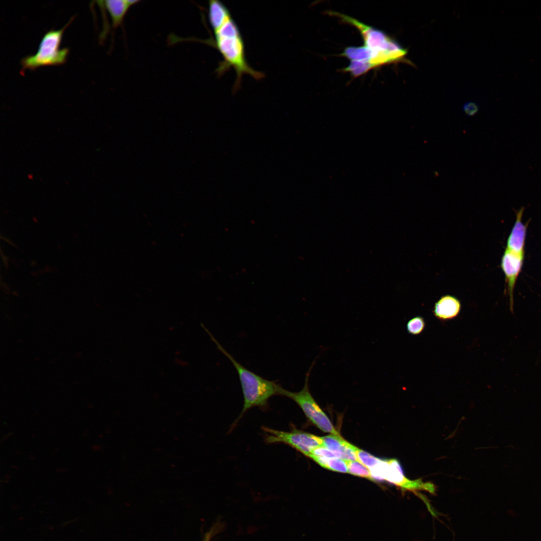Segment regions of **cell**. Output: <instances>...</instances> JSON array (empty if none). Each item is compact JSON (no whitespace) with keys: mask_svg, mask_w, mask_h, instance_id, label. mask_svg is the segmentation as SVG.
Wrapping results in <instances>:
<instances>
[{"mask_svg":"<svg viewBox=\"0 0 541 541\" xmlns=\"http://www.w3.org/2000/svg\"><path fill=\"white\" fill-rule=\"evenodd\" d=\"M323 446L332 451L338 457L345 460H357L355 446L350 443L341 435L330 434L321 437Z\"/></svg>","mask_w":541,"mask_h":541,"instance_id":"9c48e42d","label":"cell"},{"mask_svg":"<svg viewBox=\"0 0 541 541\" xmlns=\"http://www.w3.org/2000/svg\"><path fill=\"white\" fill-rule=\"evenodd\" d=\"M232 17L229 10L221 1L211 0L208 4V19L212 30L218 28Z\"/></svg>","mask_w":541,"mask_h":541,"instance_id":"4fadbf2b","label":"cell"},{"mask_svg":"<svg viewBox=\"0 0 541 541\" xmlns=\"http://www.w3.org/2000/svg\"><path fill=\"white\" fill-rule=\"evenodd\" d=\"M463 110L467 115L472 116L477 112L478 107L474 103H468L464 105Z\"/></svg>","mask_w":541,"mask_h":541,"instance_id":"44dd1931","label":"cell"},{"mask_svg":"<svg viewBox=\"0 0 541 541\" xmlns=\"http://www.w3.org/2000/svg\"><path fill=\"white\" fill-rule=\"evenodd\" d=\"M206 331L217 349L232 363L238 375L243 394V404L240 415L235 423L251 408L257 407L264 410L266 409L269 399L275 395H280L283 387L277 381L266 379L243 367L226 351L209 331Z\"/></svg>","mask_w":541,"mask_h":541,"instance_id":"7a4b0ae2","label":"cell"},{"mask_svg":"<svg viewBox=\"0 0 541 541\" xmlns=\"http://www.w3.org/2000/svg\"><path fill=\"white\" fill-rule=\"evenodd\" d=\"M524 208L516 212V219L507 238L506 248L514 252L524 254V246L527 224L522 222Z\"/></svg>","mask_w":541,"mask_h":541,"instance_id":"30bf717a","label":"cell"},{"mask_svg":"<svg viewBox=\"0 0 541 541\" xmlns=\"http://www.w3.org/2000/svg\"><path fill=\"white\" fill-rule=\"evenodd\" d=\"M321 466L336 472L348 473L346 460L338 457H326L311 455L309 456Z\"/></svg>","mask_w":541,"mask_h":541,"instance_id":"5bb4252c","label":"cell"},{"mask_svg":"<svg viewBox=\"0 0 541 541\" xmlns=\"http://www.w3.org/2000/svg\"><path fill=\"white\" fill-rule=\"evenodd\" d=\"M370 471L374 480H385L403 490H424L435 493V486L430 482H423L420 479L410 480L405 476L399 461L395 459H381Z\"/></svg>","mask_w":541,"mask_h":541,"instance_id":"8992f818","label":"cell"},{"mask_svg":"<svg viewBox=\"0 0 541 541\" xmlns=\"http://www.w3.org/2000/svg\"><path fill=\"white\" fill-rule=\"evenodd\" d=\"M221 526L222 525L219 523H216L214 524L210 530L205 533L203 541H210L213 536L220 531Z\"/></svg>","mask_w":541,"mask_h":541,"instance_id":"ffe728a7","label":"cell"},{"mask_svg":"<svg viewBox=\"0 0 541 541\" xmlns=\"http://www.w3.org/2000/svg\"><path fill=\"white\" fill-rule=\"evenodd\" d=\"M348 473L374 481L369 469L357 460H346Z\"/></svg>","mask_w":541,"mask_h":541,"instance_id":"9a60e30c","label":"cell"},{"mask_svg":"<svg viewBox=\"0 0 541 541\" xmlns=\"http://www.w3.org/2000/svg\"><path fill=\"white\" fill-rule=\"evenodd\" d=\"M74 18H72L62 29H52L43 36L36 54L25 57L21 60V73L27 69L33 70L42 66H57L66 63L69 49L67 48L60 49V46L65 29Z\"/></svg>","mask_w":541,"mask_h":541,"instance_id":"277c9868","label":"cell"},{"mask_svg":"<svg viewBox=\"0 0 541 541\" xmlns=\"http://www.w3.org/2000/svg\"><path fill=\"white\" fill-rule=\"evenodd\" d=\"M355 452L357 461L368 468L369 470L375 466L380 459L358 448L356 449Z\"/></svg>","mask_w":541,"mask_h":541,"instance_id":"e0dca14e","label":"cell"},{"mask_svg":"<svg viewBox=\"0 0 541 541\" xmlns=\"http://www.w3.org/2000/svg\"><path fill=\"white\" fill-rule=\"evenodd\" d=\"M107 10L111 19L114 29L120 26L130 8L136 4L138 1L107 0L101 1Z\"/></svg>","mask_w":541,"mask_h":541,"instance_id":"7c38bea8","label":"cell"},{"mask_svg":"<svg viewBox=\"0 0 541 541\" xmlns=\"http://www.w3.org/2000/svg\"><path fill=\"white\" fill-rule=\"evenodd\" d=\"M460 309V301L453 296L446 295L442 297L435 303L433 312L438 319L446 321L456 317Z\"/></svg>","mask_w":541,"mask_h":541,"instance_id":"8fae6325","label":"cell"},{"mask_svg":"<svg viewBox=\"0 0 541 541\" xmlns=\"http://www.w3.org/2000/svg\"><path fill=\"white\" fill-rule=\"evenodd\" d=\"M524 254L518 253L505 248L501 260V267L505 276V291L509 296L510 311L513 313V292L520 273Z\"/></svg>","mask_w":541,"mask_h":541,"instance_id":"ba28073f","label":"cell"},{"mask_svg":"<svg viewBox=\"0 0 541 541\" xmlns=\"http://www.w3.org/2000/svg\"><path fill=\"white\" fill-rule=\"evenodd\" d=\"M311 455L326 457H337L332 451L323 446L314 449L310 454Z\"/></svg>","mask_w":541,"mask_h":541,"instance_id":"d6986e66","label":"cell"},{"mask_svg":"<svg viewBox=\"0 0 541 541\" xmlns=\"http://www.w3.org/2000/svg\"><path fill=\"white\" fill-rule=\"evenodd\" d=\"M373 69L369 63L357 61H350L348 67L344 69V71L349 72L353 77H357L368 72Z\"/></svg>","mask_w":541,"mask_h":541,"instance_id":"2e32d148","label":"cell"},{"mask_svg":"<svg viewBox=\"0 0 541 541\" xmlns=\"http://www.w3.org/2000/svg\"><path fill=\"white\" fill-rule=\"evenodd\" d=\"M425 325V324L423 318L417 316L412 318L407 322L406 328L409 334L417 335L423 331Z\"/></svg>","mask_w":541,"mask_h":541,"instance_id":"ac0fdd59","label":"cell"},{"mask_svg":"<svg viewBox=\"0 0 541 541\" xmlns=\"http://www.w3.org/2000/svg\"><path fill=\"white\" fill-rule=\"evenodd\" d=\"M214 39L207 40V44L215 48L223 60L216 70L218 76H222L230 68L236 73L233 92L240 87L242 76L249 75L255 80L263 78V73L252 68L248 64L243 39L235 22L231 17L218 28L213 30Z\"/></svg>","mask_w":541,"mask_h":541,"instance_id":"6da1fadb","label":"cell"},{"mask_svg":"<svg viewBox=\"0 0 541 541\" xmlns=\"http://www.w3.org/2000/svg\"><path fill=\"white\" fill-rule=\"evenodd\" d=\"M314 361L306 374L303 388L299 392L288 391L282 388L280 395L288 397L294 401L303 410L308 419L324 432L340 435L336 430L330 420L319 407L310 391L309 381Z\"/></svg>","mask_w":541,"mask_h":541,"instance_id":"5b68a950","label":"cell"},{"mask_svg":"<svg viewBox=\"0 0 541 541\" xmlns=\"http://www.w3.org/2000/svg\"><path fill=\"white\" fill-rule=\"evenodd\" d=\"M262 430L267 444L284 443L308 457L314 449L323 446L321 437L295 428L290 431H285L264 426Z\"/></svg>","mask_w":541,"mask_h":541,"instance_id":"52a82bcc","label":"cell"},{"mask_svg":"<svg viewBox=\"0 0 541 541\" xmlns=\"http://www.w3.org/2000/svg\"><path fill=\"white\" fill-rule=\"evenodd\" d=\"M331 13L357 28L363 38L364 46L372 51L373 61L378 66L400 61L405 57V50L384 32L345 15Z\"/></svg>","mask_w":541,"mask_h":541,"instance_id":"3957f363","label":"cell"}]
</instances>
